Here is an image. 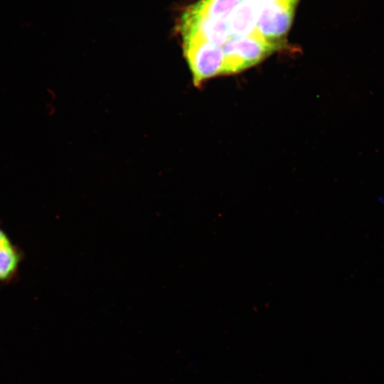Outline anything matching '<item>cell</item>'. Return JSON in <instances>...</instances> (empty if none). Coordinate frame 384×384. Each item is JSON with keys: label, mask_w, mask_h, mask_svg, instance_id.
<instances>
[{"label": "cell", "mask_w": 384, "mask_h": 384, "mask_svg": "<svg viewBox=\"0 0 384 384\" xmlns=\"http://www.w3.org/2000/svg\"><path fill=\"white\" fill-rule=\"evenodd\" d=\"M23 253L0 225V282L9 283L17 276Z\"/></svg>", "instance_id": "3957f363"}, {"label": "cell", "mask_w": 384, "mask_h": 384, "mask_svg": "<svg viewBox=\"0 0 384 384\" xmlns=\"http://www.w3.org/2000/svg\"><path fill=\"white\" fill-rule=\"evenodd\" d=\"M253 9L258 10L263 7L272 6H295L299 0H244Z\"/></svg>", "instance_id": "277c9868"}, {"label": "cell", "mask_w": 384, "mask_h": 384, "mask_svg": "<svg viewBox=\"0 0 384 384\" xmlns=\"http://www.w3.org/2000/svg\"><path fill=\"white\" fill-rule=\"evenodd\" d=\"M183 44L184 55L196 85L208 78L224 75L225 55L222 48L197 40L183 41Z\"/></svg>", "instance_id": "7a4b0ae2"}, {"label": "cell", "mask_w": 384, "mask_h": 384, "mask_svg": "<svg viewBox=\"0 0 384 384\" xmlns=\"http://www.w3.org/2000/svg\"><path fill=\"white\" fill-rule=\"evenodd\" d=\"M279 48L256 36L231 39L222 48L225 55L224 75L242 71L255 65Z\"/></svg>", "instance_id": "6da1fadb"}]
</instances>
